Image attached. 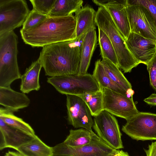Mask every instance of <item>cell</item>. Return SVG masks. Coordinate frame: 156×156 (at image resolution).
I'll return each mask as SVG.
<instances>
[{
	"mask_svg": "<svg viewBox=\"0 0 156 156\" xmlns=\"http://www.w3.org/2000/svg\"><path fill=\"white\" fill-rule=\"evenodd\" d=\"M47 82L60 93L79 95L100 90L101 88L93 75H73L48 77Z\"/></svg>",
	"mask_w": 156,
	"mask_h": 156,
	"instance_id": "obj_5",
	"label": "cell"
},
{
	"mask_svg": "<svg viewBox=\"0 0 156 156\" xmlns=\"http://www.w3.org/2000/svg\"><path fill=\"white\" fill-rule=\"evenodd\" d=\"M96 28L90 29L83 37L78 74L83 75L87 73L92 57L97 45L98 40Z\"/></svg>",
	"mask_w": 156,
	"mask_h": 156,
	"instance_id": "obj_17",
	"label": "cell"
},
{
	"mask_svg": "<svg viewBox=\"0 0 156 156\" xmlns=\"http://www.w3.org/2000/svg\"><path fill=\"white\" fill-rule=\"evenodd\" d=\"M144 149L146 156H156V141L148 145V149Z\"/></svg>",
	"mask_w": 156,
	"mask_h": 156,
	"instance_id": "obj_32",
	"label": "cell"
},
{
	"mask_svg": "<svg viewBox=\"0 0 156 156\" xmlns=\"http://www.w3.org/2000/svg\"><path fill=\"white\" fill-rule=\"evenodd\" d=\"M69 135L63 142L67 145L73 147L82 146L91 142L94 133L81 128L71 129Z\"/></svg>",
	"mask_w": 156,
	"mask_h": 156,
	"instance_id": "obj_25",
	"label": "cell"
},
{
	"mask_svg": "<svg viewBox=\"0 0 156 156\" xmlns=\"http://www.w3.org/2000/svg\"><path fill=\"white\" fill-rule=\"evenodd\" d=\"M101 88L104 110L126 121L139 112L133 98L107 88Z\"/></svg>",
	"mask_w": 156,
	"mask_h": 156,
	"instance_id": "obj_11",
	"label": "cell"
},
{
	"mask_svg": "<svg viewBox=\"0 0 156 156\" xmlns=\"http://www.w3.org/2000/svg\"><path fill=\"white\" fill-rule=\"evenodd\" d=\"M42 67V64L38 58L26 69L20 78V90L22 92L28 94L33 90L37 91L40 89L39 76Z\"/></svg>",
	"mask_w": 156,
	"mask_h": 156,
	"instance_id": "obj_18",
	"label": "cell"
},
{
	"mask_svg": "<svg viewBox=\"0 0 156 156\" xmlns=\"http://www.w3.org/2000/svg\"><path fill=\"white\" fill-rule=\"evenodd\" d=\"M97 5L103 6L108 11L118 29L125 40L130 29L126 8V0H93Z\"/></svg>",
	"mask_w": 156,
	"mask_h": 156,
	"instance_id": "obj_14",
	"label": "cell"
},
{
	"mask_svg": "<svg viewBox=\"0 0 156 156\" xmlns=\"http://www.w3.org/2000/svg\"><path fill=\"white\" fill-rule=\"evenodd\" d=\"M131 53L140 63L146 65L156 53V41L130 32L125 40Z\"/></svg>",
	"mask_w": 156,
	"mask_h": 156,
	"instance_id": "obj_13",
	"label": "cell"
},
{
	"mask_svg": "<svg viewBox=\"0 0 156 156\" xmlns=\"http://www.w3.org/2000/svg\"><path fill=\"white\" fill-rule=\"evenodd\" d=\"M5 156H25L18 151L14 152L9 151L6 152Z\"/></svg>",
	"mask_w": 156,
	"mask_h": 156,
	"instance_id": "obj_34",
	"label": "cell"
},
{
	"mask_svg": "<svg viewBox=\"0 0 156 156\" xmlns=\"http://www.w3.org/2000/svg\"><path fill=\"white\" fill-rule=\"evenodd\" d=\"M84 36L79 39L59 42L43 47L38 58L45 75L52 77L78 74Z\"/></svg>",
	"mask_w": 156,
	"mask_h": 156,
	"instance_id": "obj_1",
	"label": "cell"
},
{
	"mask_svg": "<svg viewBox=\"0 0 156 156\" xmlns=\"http://www.w3.org/2000/svg\"><path fill=\"white\" fill-rule=\"evenodd\" d=\"M101 61L100 59L95 62L92 74L100 87L108 89L128 97L127 92L112 81L108 76Z\"/></svg>",
	"mask_w": 156,
	"mask_h": 156,
	"instance_id": "obj_22",
	"label": "cell"
},
{
	"mask_svg": "<svg viewBox=\"0 0 156 156\" xmlns=\"http://www.w3.org/2000/svg\"><path fill=\"white\" fill-rule=\"evenodd\" d=\"M66 95L68 124L75 128H82L93 132L94 120L85 102L78 96Z\"/></svg>",
	"mask_w": 156,
	"mask_h": 156,
	"instance_id": "obj_12",
	"label": "cell"
},
{
	"mask_svg": "<svg viewBox=\"0 0 156 156\" xmlns=\"http://www.w3.org/2000/svg\"><path fill=\"white\" fill-rule=\"evenodd\" d=\"M76 20L73 15L63 17L48 16L34 27L20 30L25 44L33 47H44L75 39Z\"/></svg>",
	"mask_w": 156,
	"mask_h": 156,
	"instance_id": "obj_2",
	"label": "cell"
},
{
	"mask_svg": "<svg viewBox=\"0 0 156 156\" xmlns=\"http://www.w3.org/2000/svg\"><path fill=\"white\" fill-rule=\"evenodd\" d=\"M18 37L14 31L0 36V87H10L21 75L17 61Z\"/></svg>",
	"mask_w": 156,
	"mask_h": 156,
	"instance_id": "obj_4",
	"label": "cell"
},
{
	"mask_svg": "<svg viewBox=\"0 0 156 156\" xmlns=\"http://www.w3.org/2000/svg\"><path fill=\"white\" fill-rule=\"evenodd\" d=\"M101 62L108 77L127 92L128 98H133L134 91L132 89L131 84L119 68L107 58H102Z\"/></svg>",
	"mask_w": 156,
	"mask_h": 156,
	"instance_id": "obj_20",
	"label": "cell"
},
{
	"mask_svg": "<svg viewBox=\"0 0 156 156\" xmlns=\"http://www.w3.org/2000/svg\"><path fill=\"white\" fill-rule=\"evenodd\" d=\"M48 16L32 9L30 11L26 18L21 29L26 31L31 29L38 24Z\"/></svg>",
	"mask_w": 156,
	"mask_h": 156,
	"instance_id": "obj_28",
	"label": "cell"
},
{
	"mask_svg": "<svg viewBox=\"0 0 156 156\" xmlns=\"http://www.w3.org/2000/svg\"><path fill=\"white\" fill-rule=\"evenodd\" d=\"M13 112L4 108H0V119L9 126L26 133L35 135V132L30 126L23 119L14 114Z\"/></svg>",
	"mask_w": 156,
	"mask_h": 156,
	"instance_id": "obj_24",
	"label": "cell"
},
{
	"mask_svg": "<svg viewBox=\"0 0 156 156\" xmlns=\"http://www.w3.org/2000/svg\"><path fill=\"white\" fill-rule=\"evenodd\" d=\"M98 40L102 57L107 58L118 67L117 56L110 40L102 30L98 28Z\"/></svg>",
	"mask_w": 156,
	"mask_h": 156,
	"instance_id": "obj_27",
	"label": "cell"
},
{
	"mask_svg": "<svg viewBox=\"0 0 156 156\" xmlns=\"http://www.w3.org/2000/svg\"><path fill=\"white\" fill-rule=\"evenodd\" d=\"M30 100L26 94L18 92L10 87H0V104L13 112L26 108L30 103Z\"/></svg>",
	"mask_w": 156,
	"mask_h": 156,
	"instance_id": "obj_16",
	"label": "cell"
},
{
	"mask_svg": "<svg viewBox=\"0 0 156 156\" xmlns=\"http://www.w3.org/2000/svg\"><path fill=\"white\" fill-rule=\"evenodd\" d=\"M108 156H118L117 150H115L113 152Z\"/></svg>",
	"mask_w": 156,
	"mask_h": 156,
	"instance_id": "obj_36",
	"label": "cell"
},
{
	"mask_svg": "<svg viewBox=\"0 0 156 156\" xmlns=\"http://www.w3.org/2000/svg\"><path fill=\"white\" fill-rule=\"evenodd\" d=\"M96 12L89 5H86L75 13L76 39L83 37L90 29L96 28L95 18Z\"/></svg>",
	"mask_w": 156,
	"mask_h": 156,
	"instance_id": "obj_19",
	"label": "cell"
},
{
	"mask_svg": "<svg viewBox=\"0 0 156 156\" xmlns=\"http://www.w3.org/2000/svg\"><path fill=\"white\" fill-rule=\"evenodd\" d=\"M118 156H130L128 153L122 150H117Z\"/></svg>",
	"mask_w": 156,
	"mask_h": 156,
	"instance_id": "obj_35",
	"label": "cell"
},
{
	"mask_svg": "<svg viewBox=\"0 0 156 156\" xmlns=\"http://www.w3.org/2000/svg\"><path fill=\"white\" fill-rule=\"evenodd\" d=\"M25 156H53L52 147L43 142L37 136L16 150Z\"/></svg>",
	"mask_w": 156,
	"mask_h": 156,
	"instance_id": "obj_21",
	"label": "cell"
},
{
	"mask_svg": "<svg viewBox=\"0 0 156 156\" xmlns=\"http://www.w3.org/2000/svg\"><path fill=\"white\" fill-rule=\"evenodd\" d=\"M52 148L53 156H108L115 150L95 133L87 144L73 147L62 142Z\"/></svg>",
	"mask_w": 156,
	"mask_h": 156,
	"instance_id": "obj_9",
	"label": "cell"
},
{
	"mask_svg": "<svg viewBox=\"0 0 156 156\" xmlns=\"http://www.w3.org/2000/svg\"><path fill=\"white\" fill-rule=\"evenodd\" d=\"M55 0H30L33 9L41 14L49 16Z\"/></svg>",
	"mask_w": 156,
	"mask_h": 156,
	"instance_id": "obj_29",
	"label": "cell"
},
{
	"mask_svg": "<svg viewBox=\"0 0 156 156\" xmlns=\"http://www.w3.org/2000/svg\"><path fill=\"white\" fill-rule=\"evenodd\" d=\"M131 4L139 5L146 8L152 16L156 27V0H127Z\"/></svg>",
	"mask_w": 156,
	"mask_h": 156,
	"instance_id": "obj_30",
	"label": "cell"
},
{
	"mask_svg": "<svg viewBox=\"0 0 156 156\" xmlns=\"http://www.w3.org/2000/svg\"><path fill=\"white\" fill-rule=\"evenodd\" d=\"M35 135H29L12 127L0 119L1 150L6 148L17 150L20 147L33 139Z\"/></svg>",
	"mask_w": 156,
	"mask_h": 156,
	"instance_id": "obj_15",
	"label": "cell"
},
{
	"mask_svg": "<svg viewBox=\"0 0 156 156\" xmlns=\"http://www.w3.org/2000/svg\"><path fill=\"white\" fill-rule=\"evenodd\" d=\"M30 11L25 0H0V36L23 25Z\"/></svg>",
	"mask_w": 156,
	"mask_h": 156,
	"instance_id": "obj_6",
	"label": "cell"
},
{
	"mask_svg": "<svg viewBox=\"0 0 156 156\" xmlns=\"http://www.w3.org/2000/svg\"><path fill=\"white\" fill-rule=\"evenodd\" d=\"M146 65L149 74L150 85L156 91V53Z\"/></svg>",
	"mask_w": 156,
	"mask_h": 156,
	"instance_id": "obj_31",
	"label": "cell"
},
{
	"mask_svg": "<svg viewBox=\"0 0 156 156\" xmlns=\"http://www.w3.org/2000/svg\"><path fill=\"white\" fill-rule=\"evenodd\" d=\"M144 101L151 105H156V94H152L148 97L145 98Z\"/></svg>",
	"mask_w": 156,
	"mask_h": 156,
	"instance_id": "obj_33",
	"label": "cell"
},
{
	"mask_svg": "<svg viewBox=\"0 0 156 156\" xmlns=\"http://www.w3.org/2000/svg\"><path fill=\"white\" fill-rule=\"evenodd\" d=\"M95 22L110 40L115 50L119 69L124 73L130 72L140 64L128 48L125 41L107 9L99 6L96 12Z\"/></svg>",
	"mask_w": 156,
	"mask_h": 156,
	"instance_id": "obj_3",
	"label": "cell"
},
{
	"mask_svg": "<svg viewBox=\"0 0 156 156\" xmlns=\"http://www.w3.org/2000/svg\"><path fill=\"white\" fill-rule=\"evenodd\" d=\"M126 8L130 32L156 41V27L154 19L144 7L129 3L126 0Z\"/></svg>",
	"mask_w": 156,
	"mask_h": 156,
	"instance_id": "obj_8",
	"label": "cell"
},
{
	"mask_svg": "<svg viewBox=\"0 0 156 156\" xmlns=\"http://www.w3.org/2000/svg\"><path fill=\"white\" fill-rule=\"evenodd\" d=\"M82 0H55L49 16L63 17L72 15L82 7Z\"/></svg>",
	"mask_w": 156,
	"mask_h": 156,
	"instance_id": "obj_23",
	"label": "cell"
},
{
	"mask_svg": "<svg viewBox=\"0 0 156 156\" xmlns=\"http://www.w3.org/2000/svg\"><path fill=\"white\" fill-rule=\"evenodd\" d=\"M93 128L97 135L113 149L124 148L118 122L113 115L102 111L94 117Z\"/></svg>",
	"mask_w": 156,
	"mask_h": 156,
	"instance_id": "obj_10",
	"label": "cell"
},
{
	"mask_svg": "<svg viewBox=\"0 0 156 156\" xmlns=\"http://www.w3.org/2000/svg\"><path fill=\"white\" fill-rule=\"evenodd\" d=\"M122 130L137 141L156 140V114L139 112L127 120Z\"/></svg>",
	"mask_w": 156,
	"mask_h": 156,
	"instance_id": "obj_7",
	"label": "cell"
},
{
	"mask_svg": "<svg viewBox=\"0 0 156 156\" xmlns=\"http://www.w3.org/2000/svg\"><path fill=\"white\" fill-rule=\"evenodd\" d=\"M85 102L91 115L95 116L104 110L103 94L101 89L98 91L77 95Z\"/></svg>",
	"mask_w": 156,
	"mask_h": 156,
	"instance_id": "obj_26",
	"label": "cell"
}]
</instances>
